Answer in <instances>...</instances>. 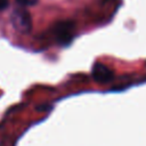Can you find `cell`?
I'll return each mask as SVG.
<instances>
[{
	"mask_svg": "<svg viewBox=\"0 0 146 146\" xmlns=\"http://www.w3.org/2000/svg\"><path fill=\"white\" fill-rule=\"evenodd\" d=\"M13 26L21 33H29L32 29V18L25 7L18 6L15 8L10 16Z\"/></svg>",
	"mask_w": 146,
	"mask_h": 146,
	"instance_id": "1",
	"label": "cell"
},
{
	"mask_svg": "<svg viewBox=\"0 0 146 146\" xmlns=\"http://www.w3.org/2000/svg\"><path fill=\"white\" fill-rule=\"evenodd\" d=\"M92 76L96 81L105 83V82L112 80L113 73L106 65L100 64V63H96L94 68H92Z\"/></svg>",
	"mask_w": 146,
	"mask_h": 146,
	"instance_id": "2",
	"label": "cell"
},
{
	"mask_svg": "<svg viewBox=\"0 0 146 146\" xmlns=\"http://www.w3.org/2000/svg\"><path fill=\"white\" fill-rule=\"evenodd\" d=\"M72 27L70 24L67 23H64V24H58L55 29V34H56V38L59 42L62 43H66L67 41L71 40L72 38Z\"/></svg>",
	"mask_w": 146,
	"mask_h": 146,
	"instance_id": "3",
	"label": "cell"
},
{
	"mask_svg": "<svg viewBox=\"0 0 146 146\" xmlns=\"http://www.w3.org/2000/svg\"><path fill=\"white\" fill-rule=\"evenodd\" d=\"M16 2L18 3V6L22 7H30V6H34L39 2V0H16Z\"/></svg>",
	"mask_w": 146,
	"mask_h": 146,
	"instance_id": "4",
	"label": "cell"
},
{
	"mask_svg": "<svg viewBox=\"0 0 146 146\" xmlns=\"http://www.w3.org/2000/svg\"><path fill=\"white\" fill-rule=\"evenodd\" d=\"M8 5H9V0H0V10L6 9Z\"/></svg>",
	"mask_w": 146,
	"mask_h": 146,
	"instance_id": "5",
	"label": "cell"
}]
</instances>
